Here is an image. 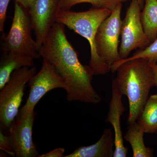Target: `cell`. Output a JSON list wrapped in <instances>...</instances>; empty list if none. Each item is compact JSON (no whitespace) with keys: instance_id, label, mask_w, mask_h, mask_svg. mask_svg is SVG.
I'll list each match as a JSON object with an SVG mask.
<instances>
[{"instance_id":"ba28073f","label":"cell","mask_w":157,"mask_h":157,"mask_svg":"<svg viewBox=\"0 0 157 157\" xmlns=\"http://www.w3.org/2000/svg\"><path fill=\"white\" fill-rule=\"evenodd\" d=\"M30 92L25 104L17 116L21 117L34 110L42 97L52 90L64 88L65 82L56 68L50 63L43 60L42 67L29 82Z\"/></svg>"},{"instance_id":"e0dca14e","label":"cell","mask_w":157,"mask_h":157,"mask_svg":"<svg viewBox=\"0 0 157 157\" xmlns=\"http://www.w3.org/2000/svg\"><path fill=\"white\" fill-rule=\"evenodd\" d=\"M128 0H59L57 13L69 11L72 7L80 3L91 4L94 9H107L112 11L120 4Z\"/></svg>"},{"instance_id":"ac0fdd59","label":"cell","mask_w":157,"mask_h":157,"mask_svg":"<svg viewBox=\"0 0 157 157\" xmlns=\"http://www.w3.org/2000/svg\"><path fill=\"white\" fill-rule=\"evenodd\" d=\"M143 59L150 63H157V37L146 48L139 49L131 57L121 59L111 66V71L115 73L118 68L125 62L135 59Z\"/></svg>"},{"instance_id":"6da1fadb","label":"cell","mask_w":157,"mask_h":157,"mask_svg":"<svg viewBox=\"0 0 157 157\" xmlns=\"http://www.w3.org/2000/svg\"><path fill=\"white\" fill-rule=\"evenodd\" d=\"M43 60L53 65L64 80L68 101L88 104L101 103V98L92 84L94 76L89 65L81 63L67 38L65 25L56 22L39 51Z\"/></svg>"},{"instance_id":"cb8c5ba5","label":"cell","mask_w":157,"mask_h":157,"mask_svg":"<svg viewBox=\"0 0 157 157\" xmlns=\"http://www.w3.org/2000/svg\"><path fill=\"white\" fill-rule=\"evenodd\" d=\"M138 3H139L141 9H143L145 3V0H137Z\"/></svg>"},{"instance_id":"30bf717a","label":"cell","mask_w":157,"mask_h":157,"mask_svg":"<svg viewBox=\"0 0 157 157\" xmlns=\"http://www.w3.org/2000/svg\"><path fill=\"white\" fill-rule=\"evenodd\" d=\"M59 0H34L27 11L39 51L56 22Z\"/></svg>"},{"instance_id":"2e32d148","label":"cell","mask_w":157,"mask_h":157,"mask_svg":"<svg viewBox=\"0 0 157 157\" xmlns=\"http://www.w3.org/2000/svg\"><path fill=\"white\" fill-rule=\"evenodd\" d=\"M137 123L144 133H156L157 94L152 95L149 97Z\"/></svg>"},{"instance_id":"52a82bcc","label":"cell","mask_w":157,"mask_h":157,"mask_svg":"<svg viewBox=\"0 0 157 157\" xmlns=\"http://www.w3.org/2000/svg\"><path fill=\"white\" fill-rule=\"evenodd\" d=\"M141 9L137 0H132L122 21L121 41L119 49L121 59L128 58L134 49H144L150 45L140 19Z\"/></svg>"},{"instance_id":"d6986e66","label":"cell","mask_w":157,"mask_h":157,"mask_svg":"<svg viewBox=\"0 0 157 157\" xmlns=\"http://www.w3.org/2000/svg\"><path fill=\"white\" fill-rule=\"evenodd\" d=\"M0 149L1 153L3 155H7L14 157V154L7 135H5L2 131H0Z\"/></svg>"},{"instance_id":"4fadbf2b","label":"cell","mask_w":157,"mask_h":157,"mask_svg":"<svg viewBox=\"0 0 157 157\" xmlns=\"http://www.w3.org/2000/svg\"><path fill=\"white\" fill-rule=\"evenodd\" d=\"M34 59L11 53H2L0 61V90L6 84L15 70L24 67H35Z\"/></svg>"},{"instance_id":"8fae6325","label":"cell","mask_w":157,"mask_h":157,"mask_svg":"<svg viewBox=\"0 0 157 157\" xmlns=\"http://www.w3.org/2000/svg\"><path fill=\"white\" fill-rule=\"evenodd\" d=\"M111 89L112 96L106 122L111 124L114 129L115 150L113 157H126L128 155V149L124 145L121 123V117L125 111L122 100L123 95L113 80Z\"/></svg>"},{"instance_id":"7c38bea8","label":"cell","mask_w":157,"mask_h":157,"mask_svg":"<svg viewBox=\"0 0 157 157\" xmlns=\"http://www.w3.org/2000/svg\"><path fill=\"white\" fill-rule=\"evenodd\" d=\"M114 150V137L112 130L106 129L96 143L90 146L80 147L63 157H112Z\"/></svg>"},{"instance_id":"7402d4cb","label":"cell","mask_w":157,"mask_h":157,"mask_svg":"<svg viewBox=\"0 0 157 157\" xmlns=\"http://www.w3.org/2000/svg\"><path fill=\"white\" fill-rule=\"evenodd\" d=\"M14 1L18 3L21 7L27 11L33 5L34 0H14Z\"/></svg>"},{"instance_id":"8992f818","label":"cell","mask_w":157,"mask_h":157,"mask_svg":"<svg viewBox=\"0 0 157 157\" xmlns=\"http://www.w3.org/2000/svg\"><path fill=\"white\" fill-rule=\"evenodd\" d=\"M122 4L113 10L109 16L101 23L96 34V49L98 55L111 67L120 60L119 39L121 34V11Z\"/></svg>"},{"instance_id":"277c9868","label":"cell","mask_w":157,"mask_h":157,"mask_svg":"<svg viewBox=\"0 0 157 157\" xmlns=\"http://www.w3.org/2000/svg\"><path fill=\"white\" fill-rule=\"evenodd\" d=\"M33 30L27 11L15 2L14 16L10 31L2 33L1 48L2 53L16 54L34 59L41 57L36 40L32 37Z\"/></svg>"},{"instance_id":"9c48e42d","label":"cell","mask_w":157,"mask_h":157,"mask_svg":"<svg viewBox=\"0 0 157 157\" xmlns=\"http://www.w3.org/2000/svg\"><path fill=\"white\" fill-rule=\"evenodd\" d=\"M36 115L34 110L17 116L7 132L14 157H39L36 145L33 140V129Z\"/></svg>"},{"instance_id":"3957f363","label":"cell","mask_w":157,"mask_h":157,"mask_svg":"<svg viewBox=\"0 0 157 157\" xmlns=\"http://www.w3.org/2000/svg\"><path fill=\"white\" fill-rule=\"evenodd\" d=\"M111 12L107 9L92 8L87 11L74 12L69 10L57 14L56 22L66 26L88 41L90 47L89 65L94 75H105L111 71V67L98 55L95 38L99 26Z\"/></svg>"},{"instance_id":"7a4b0ae2","label":"cell","mask_w":157,"mask_h":157,"mask_svg":"<svg viewBox=\"0 0 157 157\" xmlns=\"http://www.w3.org/2000/svg\"><path fill=\"white\" fill-rule=\"evenodd\" d=\"M113 79L123 95L128 100V124L137 121L149 98L154 79L148 61L135 59L124 63L117 70Z\"/></svg>"},{"instance_id":"5bb4252c","label":"cell","mask_w":157,"mask_h":157,"mask_svg":"<svg viewBox=\"0 0 157 157\" xmlns=\"http://www.w3.org/2000/svg\"><path fill=\"white\" fill-rule=\"evenodd\" d=\"M144 132L137 122L128 124L127 131L124 138L132 147L133 157H152V148L145 146L144 141Z\"/></svg>"},{"instance_id":"ffe728a7","label":"cell","mask_w":157,"mask_h":157,"mask_svg":"<svg viewBox=\"0 0 157 157\" xmlns=\"http://www.w3.org/2000/svg\"><path fill=\"white\" fill-rule=\"evenodd\" d=\"M10 2V0H0V31L2 33H4L7 9Z\"/></svg>"},{"instance_id":"d4e9b609","label":"cell","mask_w":157,"mask_h":157,"mask_svg":"<svg viewBox=\"0 0 157 157\" xmlns=\"http://www.w3.org/2000/svg\"><path fill=\"white\" fill-rule=\"evenodd\" d=\"M157 135V132H156V133H155Z\"/></svg>"},{"instance_id":"603a6c76","label":"cell","mask_w":157,"mask_h":157,"mask_svg":"<svg viewBox=\"0 0 157 157\" xmlns=\"http://www.w3.org/2000/svg\"><path fill=\"white\" fill-rule=\"evenodd\" d=\"M149 63L150 66L151 68L152 72L153 75L155 83V86L157 87V63Z\"/></svg>"},{"instance_id":"9a60e30c","label":"cell","mask_w":157,"mask_h":157,"mask_svg":"<svg viewBox=\"0 0 157 157\" xmlns=\"http://www.w3.org/2000/svg\"><path fill=\"white\" fill-rule=\"evenodd\" d=\"M140 19L147 41L150 44L157 37V0H145Z\"/></svg>"},{"instance_id":"5b68a950","label":"cell","mask_w":157,"mask_h":157,"mask_svg":"<svg viewBox=\"0 0 157 157\" xmlns=\"http://www.w3.org/2000/svg\"><path fill=\"white\" fill-rule=\"evenodd\" d=\"M35 67L15 70L0 92L1 131L8 132L19 113L25 86L36 73Z\"/></svg>"},{"instance_id":"44dd1931","label":"cell","mask_w":157,"mask_h":157,"mask_svg":"<svg viewBox=\"0 0 157 157\" xmlns=\"http://www.w3.org/2000/svg\"><path fill=\"white\" fill-rule=\"evenodd\" d=\"M65 150L62 147H59L51 151L40 155L39 157H63Z\"/></svg>"}]
</instances>
